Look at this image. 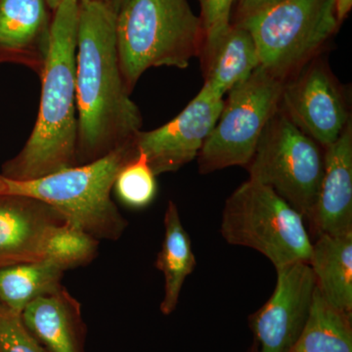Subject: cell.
I'll use <instances>...</instances> for the list:
<instances>
[{"instance_id":"obj_4","label":"cell","mask_w":352,"mask_h":352,"mask_svg":"<svg viewBox=\"0 0 352 352\" xmlns=\"http://www.w3.org/2000/svg\"><path fill=\"white\" fill-rule=\"evenodd\" d=\"M138 155L133 141L91 163L65 168L30 182L6 179V193L43 201L67 223L97 240L120 239L129 222L111 197L120 168Z\"/></svg>"},{"instance_id":"obj_5","label":"cell","mask_w":352,"mask_h":352,"mask_svg":"<svg viewBox=\"0 0 352 352\" xmlns=\"http://www.w3.org/2000/svg\"><path fill=\"white\" fill-rule=\"evenodd\" d=\"M305 221L274 190L248 179L227 198L220 233L229 245L261 252L277 268L309 259Z\"/></svg>"},{"instance_id":"obj_19","label":"cell","mask_w":352,"mask_h":352,"mask_svg":"<svg viewBox=\"0 0 352 352\" xmlns=\"http://www.w3.org/2000/svg\"><path fill=\"white\" fill-rule=\"evenodd\" d=\"M64 270L45 259L0 267V303L22 314L30 303L61 288Z\"/></svg>"},{"instance_id":"obj_3","label":"cell","mask_w":352,"mask_h":352,"mask_svg":"<svg viewBox=\"0 0 352 352\" xmlns=\"http://www.w3.org/2000/svg\"><path fill=\"white\" fill-rule=\"evenodd\" d=\"M116 34L129 94L148 69H186L203 48L201 19L188 0H127L118 12Z\"/></svg>"},{"instance_id":"obj_16","label":"cell","mask_w":352,"mask_h":352,"mask_svg":"<svg viewBox=\"0 0 352 352\" xmlns=\"http://www.w3.org/2000/svg\"><path fill=\"white\" fill-rule=\"evenodd\" d=\"M207 88L220 98L245 82L261 66L256 43L250 32L240 24H232L212 50L204 58Z\"/></svg>"},{"instance_id":"obj_6","label":"cell","mask_w":352,"mask_h":352,"mask_svg":"<svg viewBox=\"0 0 352 352\" xmlns=\"http://www.w3.org/2000/svg\"><path fill=\"white\" fill-rule=\"evenodd\" d=\"M252 34L261 66L286 82L339 29L333 0H284L240 23Z\"/></svg>"},{"instance_id":"obj_25","label":"cell","mask_w":352,"mask_h":352,"mask_svg":"<svg viewBox=\"0 0 352 352\" xmlns=\"http://www.w3.org/2000/svg\"><path fill=\"white\" fill-rule=\"evenodd\" d=\"M282 1L284 0H236L232 23L242 22L252 16L263 12L271 7L281 3Z\"/></svg>"},{"instance_id":"obj_20","label":"cell","mask_w":352,"mask_h":352,"mask_svg":"<svg viewBox=\"0 0 352 352\" xmlns=\"http://www.w3.org/2000/svg\"><path fill=\"white\" fill-rule=\"evenodd\" d=\"M289 352H352L351 315L329 305L315 289L307 324Z\"/></svg>"},{"instance_id":"obj_8","label":"cell","mask_w":352,"mask_h":352,"mask_svg":"<svg viewBox=\"0 0 352 352\" xmlns=\"http://www.w3.org/2000/svg\"><path fill=\"white\" fill-rule=\"evenodd\" d=\"M284 83L259 66L227 94L219 120L197 157L199 173L248 166L266 124L280 107Z\"/></svg>"},{"instance_id":"obj_22","label":"cell","mask_w":352,"mask_h":352,"mask_svg":"<svg viewBox=\"0 0 352 352\" xmlns=\"http://www.w3.org/2000/svg\"><path fill=\"white\" fill-rule=\"evenodd\" d=\"M156 175L148 164L145 155H138L127 162L116 177L113 189L124 205L132 208H144L157 195Z\"/></svg>"},{"instance_id":"obj_24","label":"cell","mask_w":352,"mask_h":352,"mask_svg":"<svg viewBox=\"0 0 352 352\" xmlns=\"http://www.w3.org/2000/svg\"><path fill=\"white\" fill-rule=\"evenodd\" d=\"M0 352H48L29 332L21 315L0 303Z\"/></svg>"},{"instance_id":"obj_18","label":"cell","mask_w":352,"mask_h":352,"mask_svg":"<svg viewBox=\"0 0 352 352\" xmlns=\"http://www.w3.org/2000/svg\"><path fill=\"white\" fill-rule=\"evenodd\" d=\"M164 223L163 244L155 265L164 277V295L160 308L162 314L170 315L177 307L183 285L195 270L197 261L189 234L173 201H168Z\"/></svg>"},{"instance_id":"obj_27","label":"cell","mask_w":352,"mask_h":352,"mask_svg":"<svg viewBox=\"0 0 352 352\" xmlns=\"http://www.w3.org/2000/svg\"><path fill=\"white\" fill-rule=\"evenodd\" d=\"M64 1H67V0H46V3H47L48 8L54 11ZM78 1H80V0H78ZM94 1L107 2V3L112 4V6L113 3V0H94Z\"/></svg>"},{"instance_id":"obj_11","label":"cell","mask_w":352,"mask_h":352,"mask_svg":"<svg viewBox=\"0 0 352 352\" xmlns=\"http://www.w3.org/2000/svg\"><path fill=\"white\" fill-rule=\"evenodd\" d=\"M274 291L250 318L258 352H289L309 316L316 282L307 261L276 268Z\"/></svg>"},{"instance_id":"obj_30","label":"cell","mask_w":352,"mask_h":352,"mask_svg":"<svg viewBox=\"0 0 352 352\" xmlns=\"http://www.w3.org/2000/svg\"><path fill=\"white\" fill-rule=\"evenodd\" d=\"M252 352H258V347H256V351H252Z\"/></svg>"},{"instance_id":"obj_15","label":"cell","mask_w":352,"mask_h":352,"mask_svg":"<svg viewBox=\"0 0 352 352\" xmlns=\"http://www.w3.org/2000/svg\"><path fill=\"white\" fill-rule=\"evenodd\" d=\"M21 318L48 352H85L82 305L64 286L30 303Z\"/></svg>"},{"instance_id":"obj_17","label":"cell","mask_w":352,"mask_h":352,"mask_svg":"<svg viewBox=\"0 0 352 352\" xmlns=\"http://www.w3.org/2000/svg\"><path fill=\"white\" fill-rule=\"evenodd\" d=\"M307 263L322 298L340 311L352 315V234H320L312 243Z\"/></svg>"},{"instance_id":"obj_26","label":"cell","mask_w":352,"mask_h":352,"mask_svg":"<svg viewBox=\"0 0 352 352\" xmlns=\"http://www.w3.org/2000/svg\"><path fill=\"white\" fill-rule=\"evenodd\" d=\"M333 1H335L336 16L340 25L351 12L352 0H333Z\"/></svg>"},{"instance_id":"obj_28","label":"cell","mask_w":352,"mask_h":352,"mask_svg":"<svg viewBox=\"0 0 352 352\" xmlns=\"http://www.w3.org/2000/svg\"><path fill=\"white\" fill-rule=\"evenodd\" d=\"M127 0H113V7L116 12H119L120 8L126 3Z\"/></svg>"},{"instance_id":"obj_9","label":"cell","mask_w":352,"mask_h":352,"mask_svg":"<svg viewBox=\"0 0 352 352\" xmlns=\"http://www.w3.org/2000/svg\"><path fill=\"white\" fill-rule=\"evenodd\" d=\"M280 108L323 148L335 142L351 120L339 82L328 65L317 58L285 82Z\"/></svg>"},{"instance_id":"obj_21","label":"cell","mask_w":352,"mask_h":352,"mask_svg":"<svg viewBox=\"0 0 352 352\" xmlns=\"http://www.w3.org/2000/svg\"><path fill=\"white\" fill-rule=\"evenodd\" d=\"M99 240L65 222L55 226L44 240L41 259L54 263L62 270L88 265L96 258Z\"/></svg>"},{"instance_id":"obj_29","label":"cell","mask_w":352,"mask_h":352,"mask_svg":"<svg viewBox=\"0 0 352 352\" xmlns=\"http://www.w3.org/2000/svg\"><path fill=\"white\" fill-rule=\"evenodd\" d=\"M0 193H6V178L1 175H0Z\"/></svg>"},{"instance_id":"obj_12","label":"cell","mask_w":352,"mask_h":352,"mask_svg":"<svg viewBox=\"0 0 352 352\" xmlns=\"http://www.w3.org/2000/svg\"><path fill=\"white\" fill-rule=\"evenodd\" d=\"M65 222L63 215L43 201L0 193V267L41 261L46 236Z\"/></svg>"},{"instance_id":"obj_10","label":"cell","mask_w":352,"mask_h":352,"mask_svg":"<svg viewBox=\"0 0 352 352\" xmlns=\"http://www.w3.org/2000/svg\"><path fill=\"white\" fill-rule=\"evenodd\" d=\"M224 105L206 87L168 124L133 138L136 152L142 153L155 175L175 173L198 157Z\"/></svg>"},{"instance_id":"obj_14","label":"cell","mask_w":352,"mask_h":352,"mask_svg":"<svg viewBox=\"0 0 352 352\" xmlns=\"http://www.w3.org/2000/svg\"><path fill=\"white\" fill-rule=\"evenodd\" d=\"M318 235L352 234V120L324 148V171L311 221Z\"/></svg>"},{"instance_id":"obj_13","label":"cell","mask_w":352,"mask_h":352,"mask_svg":"<svg viewBox=\"0 0 352 352\" xmlns=\"http://www.w3.org/2000/svg\"><path fill=\"white\" fill-rule=\"evenodd\" d=\"M46 0H0V63H16L41 76L50 45Z\"/></svg>"},{"instance_id":"obj_2","label":"cell","mask_w":352,"mask_h":352,"mask_svg":"<svg viewBox=\"0 0 352 352\" xmlns=\"http://www.w3.org/2000/svg\"><path fill=\"white\" fill-rule=\"evenodd\" d=\"M78 1L67 0L54 10L50 45L41 74L38 119L19 154L2 166L11 182H30L76 166L78 108L76 54Z\"/></svg>"},{"instance_id":"obj_1","label":"cell","mask_w":352,"mask_h":352,"mask_svg":"<svg viewBox=\"0 0 352 352\" xmlns=\"http://www.w3.org/2000/svg\"><path fill=\"white\" fill-rule=\"evenodd\" d=\"M117 15L107 2L78 1L76 166L91 163L129 144L142 127V115L120 73Z\"/></svg>"},{"instance_id":"obj_23","label":"cell","mask_w":352,"mask_h":352,"mask_svg":"<svg viewBox=\"0 0 352 352\" xmlns=\"http://www.w3.org/2000/svg\"><path fill=\"white\" fill-rule=\"evenodd\" d=\"M198 2L204 36L201 59L207 56L232 25L236 0H198Z\"/></svg>"},{"instance_id":"obj_7","label":"cell","mask_w":352,"mask_h":352,"mask_svg":"<svg viewBox=\"0 0 352 352\" xmlns=\"http://www.w3.org/2000/svg\"><path fill=\"white\" fill-rule=\"evenodd\" d=\"M249 179L270 187L312 221L324 171V148L293 124L279 107L245 166Z\"/></svg>"}]
</instances>
